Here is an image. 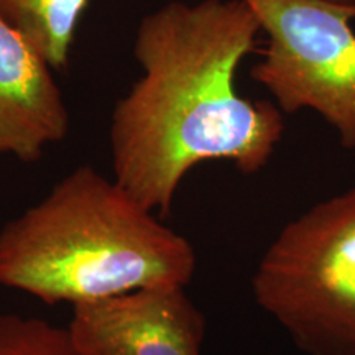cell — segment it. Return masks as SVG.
<instances>
[{"label": "cell", "instance_id": "6da1fadb", "mask_svg": "<svg viewBox=\"0 0 355 355\" xmlns=\"http://www.w3.org/2000/svg\"><path fill=\"white\" fill-rule=\"evenodd\" d=\"M261 32L243 0L170 2L141 19L133 44L141 76L110 121L114 181L141 207L170 214L183 178L204 162L243 175L268 165L282 110L235 86Z\"/></svg>", "mask_w": 355, "mask_h": 355}, {"label": "cell", "instance_id": "7a4b0ae2", "mask_svg": "<svg viewBox=\"0 0 355 355\" xmlns=\"http://www.w3.org/2000/svg\"><path fill=\"white\" fill-rule=\"evenodd\" d=\"M196 254L114 180L78 166L0 229V286L44 304L186 286Z\"/></svg>", "mask_w": 355, "mask_h": 355}, {"label": "cell", "instance_id": "3957f363", "mask_svg": "<svg viewBox=\"0 0 355 355\" xmlns=\"http://www.w3.org/2000/svg\"><path fill=\"white\" fill-rule=\"evenodd\" d=\"M252 290L306 355H355V188L286 224Z\"/></svg>", "mask_w": 355, "mask_h": 355}, {"label": "cell", "instance_id": "277c9868", "mask_svg": "<svg viewBox=\"0 0 355 355\" xmlns=\"http://www.w3.org/2000/svg\"><path fill=\"white\" fill-rule=\"evenodd\" d=\"M266 46L250 76L286 114L311 109L355 148V3L332 0H243Z\"/></svg>", "mask_w": 355, "mask_h": 355}, {"label": "cell", "instance_id": "5b68a950", "mask_svg": "<svg viewBox=\"0 0 355 355\" xmlns=\"http://www.w3.org/2000/svg\"><path fill=\"white\" fill-rule=\"evenodd\" d=\"M186 286L141 288L73 306L78 355H202L206 319Z\"/></svg>", "mask_w": 355, "mask_h": 355}, {"label": "cell", "instance_id": "8992f818", "mask_svg": "<svg viewBox=\"0 0 355 355\" xmlns=\"http://www.w3.org/2000/svg\"><path fill=\"white\" fill-rule=\"evenodd\" d=\"M51 64L0 15V155L38 162L69 132V112Z\"/></svg>", "mask_w": 355, "mask_h": 355}, {"label": "cell", "instance_id": "52a82bcc", "mask_svg": "<svg viewBox=\"0 0 355 355\" xmlns=\"http://www.w3.org/2000/svg\"><path fill=\"white\" fill-rule=\"evenodd\" d=\"M91 0H0V15L20 28L46 58L64 69Z\"/></svg>", "mask_w": 355, "mask_h": 355}, {"label": "cell", "instance_id": "ba28073f", "mask_svg": "<svg viewBox=\"0 0 355 355\" xmlns=\"http://www.w3.org/2000/svg\"><path fill=\"white\" fill-rule=\"evenodd\" d=\"M0 355H78L68 329L44 319L0 314Z\"/></svg>", "mask_w": 355, "mask_h": 355}, {"label": "cell", "instance_id": "9c48e42d", "mask_svg": "<svg viewBox=\"0 0 355 355\" xmlns=\"http://www.w3.org/2000/svg\"><path fill=\"white\" fill-rule=\"evenodd\" d=\"M332 2H340V3H355V0H332Z\"/></svg>", "mask_w": 355, "mask_h": 355}]
</instances>
